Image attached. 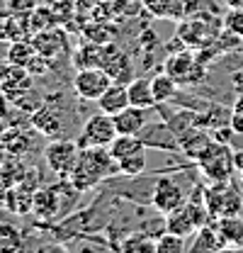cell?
I'll return each instance as SVG.
<instances>
[{
  "mask_svg": "<svg viewBox=\"0 0 243 253\" xmlns=\"http://www.w3.org/2000/svg\"><path fill=\"white\" fill-rule=\"evenodd\" d=\"M112 170H117V161L112 158L110 149H95L85 146L81 149V156L76 161L73 170L68 173V180L76 190H90L95 188L102 178H107Z\"/></svg>",
  "mask_w": 243,
  "mask_h": 253,
  "instance_id": "1",
  "label": "cell"
},
{
  "mask_svg": "<svg viewBox=\"0 0 243 253\" xmlns=\"http://www.w3.org/2000/svg\"><path fill=\"white\" fill-rule=\"evenodd\" d=\"M197 170L202 173V178L207 183H229L231 180V173L236 170V163H234V151L229 144H221V141H209V146L197 156Z\"/></svg>",
  "mask_w": 243,
  "mask_h": 253,
  "instance_id": "2",
  "label": "cell"
},
{
  "mask_svg": "<svg viewBox=\"0 0 243 253\" xmlns=\"http://www.w3.org/2000/svg\"><path fill=\"white\" fill-rule=\"evenodd\" d=\"M224 22L207 17V15H187L185 20H180L178 25V34L175 39L180 42L185 49H204V46H212L219 37V27Z\"/></svg>",
  "mask_w": 243,
  "mask_h": 253,
  "instance_id": "3",
  "label": "cell"
},
{
  "mask_svg": "<svg viewBox=\"0 0 243 253\" xmlns=\"http://www.w3.org/2000/svg\"><path fill=\"white\" fill-rule=\"evenodd\" d=\"M204 205L212 214V219L219 217H234L243 212V197L236 185L229 183H209V188H204Z\"/></svg>",
  "mask_w": 243,
  "mask_h": 253,
  "instance_id": "4",
  "label": "cell"
},
{
  "mask_svg": "<svg viewBox=\"0 0 243 253\" xmlns=\"http://www.w3.org/2000/svg\"><path fill=\"white\" fill-rule=\"evenodd\" d=\"M163 71L170 73L178 81V85H197L207 76L204 61H200L195 56V51L192 49H185V46H182V51H175V54H170L165 59V68Z\"/></svg>",
  "mask_w": 243,
  "mask_h": 253,
  "instance_id": "5",
  "label": "cell"
},
{
  "mask_svg": "<svg viewBox=\"0 0 243 253\" xmlns=\"http://www.w3.org/2000/svg\"><path fill=\"white\" fill-rule=\"evenodd\" d=\"M117 136V126H115V117L107 115V112H100V115H92L88 117V122L83 125L81 131V149L85 146H95V149H107Z\"/></svg>",
  "mask_w": 243,
  "mask_h": 253,
  "instance_id": "6",
  "label": "cell"
},
{
  "mask_svg": "<svg viewBox=\"0 0 243 253\" xmlns=\"http://www.w3.org/2000/svg\"><path fill=\"white\" fill-rule=\"evenodd\" d=\"M78 156H81V144L68 141V139H54L44 149V161H46L49 170H54L56 175H63V178L73 170Z\"/></svg>",
  "mask_w": 243,
  "mask_h": 253,
  "instance_id": "7",
  "label": "cell"
},
{
  "mask_svg": "<svg viewBox=\"0 0 243 253\" xmlns=\"http://www.w3.org/2000/svg\"><path fill=\"white\" fill-rule=\"evenodd\" d=\"M185 202H187V192L182 190V185L175 180V178L163 175V178L156 180L153 192H151V205L163 214V217H165L168 212L178 210V207L185 205Z\"/></svg>",
  "mask_w": 243,
  "mask_h": 253,
  "instance_id": "8",
  "label": "cell"
},
{
  "mask_svg": "<svg viewBox=\"0 0 243 253\" xmlns=\"http://www.w3.org/2000/svg\"><path fill=\"white\" fill-rule=\"evenodd\" d=\"M115 81L110 78V73L105 68H81L73 78V88L78 97L83 100H90V102H97L100 95L105 93Z\"/></svg>",
  "mask_w": 243,
  "mask_h": 253,
  "instance_id": "9",
  "label": "cell"
},
{
  "mask_svg": "<svg viewBox=\"0 0 243 253\" xmlns=\"http://www.w3.org/2000/svg\"><path fill=\"white\" fill-rule=\"evenodd\" d=\"M139 139L146 144V149H161V151H180L178 144V134L173 131V126L165 122H156V125H144L139 131Z\"/></svg>",
  "mask_w": 243,
  "mask_h": 253,
  "instance_id": "10",
  "label": "cell"
},
{
  "mask_svg": "<svg viewBox=\"0 0 243 253\" xmlns=\"http://www.w3.org/2000/svg\"><path fill=\"white\" fill-rule=\"evenodd\" d=\"M141 5L146 7V12L153 15V17L180 22V20H185L192 12L195 0H141Z\"/></svg>",
  "mask_w": 243,
  "mask_h": 253,
  "instance_id": "11",
  "label": "cell"
},
{
  "mask_svg": "<svg viewBox=\"0 0 243 253\" xmlns=\"http://www.w3.org/2000/svg\"><path fill=\"white\" fill-rule=\"evenodd\" d=\"M102 68L110 73V78H112L115 83H129V81H134L129 56H126V54H122V51L115 46V44H112V42H107V44H105V59H102Z\"/></svg>",
  "mask_w": 243,
  "mask_h": 253,
  "instance_id": "12",
  "label": "cell"
},
{
  "mask_svg": "<svg viewBox=\"0 0 243 253\" xmlns=\"http://www.w3.org/2000/svg\"><path fill=\"white\" fill-rule=\"evenodd\" d=\"M32 44H34L37 54H41V56H46V59H56L59 54L66 51V34H63V30L56 25V27L37 32V34L32 37Z\"/></svg>",
  "mask_w": 243,
  "mask_h": 253,
  "instance_id": "13",
  "label": "cell"
},
{
  "mask_svg": "<svg viewBox=\"0 0 243 253\" xmlns=\"http://www.w3.org/2000/svg\"><path fill=\"white\" fill-rule=\"evenodd\" d=\"M209 141H212V134L207 131V129H202V126L192 125L190 129H185L178 134V144H180V151L185 154L187 158H192V161H197V156L209 146Z\"/></svg>",
  "mask_w": 243,
  "mask_h": 253,
  "instance_id": "14",
  "label": "cell"
},
{
  "mask_svg": "<svg viewBox=\"0 0 243 253\" xmlns=\"http://www.w3.org/2000/svg\"><path fill=\"white\" fill-rule=\"evenodd\" d=\"M32 212L39 219H54L61 214L59 207V188H44V190H34L32 197Z\"/></svg>",
  "mask_w": 243,
  "mask_h": 253,
  "instance_id": "15",
  "label": "cell"
},
{
  "mask_svg": "<svg viewBox=\"0 0 243 253\" xmlns=\"http://www.w3.org/2000/svg\"><path fill=\"white\" fill-rule=\"evenodd\" d=\"M146 112H149V110H144V107L129 105V107H124L122 112L112 115V117H115V126H117V134H139V131L144 129V125L149 122Z\"/></svg>",
  "mask_w": 243,
  "mask_h": 253,
  "instance_id": "16",
  "label": "cell"
},
{
  "mask_svg": "<svg viewBox=\"0 0 243 253\" xmlns=\"http://www.w3.org/2000/svg\"><path fill=\"white\" fill-rule=\"evenodd\" d=\"M129 105L131 102H129V88H126V83H112L105 93L100 95V100H97L100 112H107V115H117V112H122Z\"/></svg>",
  "mask_w": 243,
  "mask_h": 253,
  "instance_id": "17",
  "label": "cell"
},
{
  "mask_svg": "<svg viewBox=\"0 0 243 253\" xmlns=\"http://www.w3.org/2000/svg\"><path fill=\"white\" fill-rule=\"evenodd\" d=\"M30 122L39 134H44V136H49V139H59L61 131H63V125H61L59 115H56L49 105H41L37 112H32Z\"/></svg>",
  "mask_w": 243,
  "mask_h": 253,
  "instance_id": "18",
  "label": "cell"
},
{
  "mask_svg": "<svg viewBox=\"0 0 243 253\" xmlns=\"http://www.w3.org/2000/svg\"><path fill=\"white\" fill-rule=\"evenodd\" d=\"M221 241L226 249H241L243 246V217L234 214V217H219L214 221Z\"/></svg>",
  "mask_w": 243,
  "mask_h": 253,
  "instance_id": "19",
  "label": "cell"
},
{
  "mask_svg": "<svg viewBox=\"0 0 243 253\" xmlns=\"http://www.w3.org/2000/svg\"><path fill=\"white\" fill-rule=\"evenodd\" d=\"M32 78L34 76L25 66H12L10 73L5 76V81L0 83V93L5 95V97H10V95H15V93H22V90L32 88Z\"/></svg>",
  "mask_w": 243,
  "mask_h": 253,
  "instance_id": "20",
  "label": "cell"
},
{
  "mask_svg": "<svg viewBox=\"0 0 243 253\" xmlns=\"http://www.w3.org/2000/svg\"><path fill=\"white\" fill-rule=\"evenodd\" d=\"M219 249H226V246H224V241H221L214 221L200 226L195 231V241L190 244V251H219Z\"/></svg>",
  "mask_w": 243,
  "mask_h": 253,
  "instance_id": "21",
  "label": "cell"
},
{
  "mask_svg": "<svg viewBox=\"0 0 243 253\" xmlns=\"http://www.w3.org/2000/svg\"><path fill=\"white\" fill-rule=\"evenodd\" d=\"M102 59H105V44L88 42L76 51L73 66H76V71H81V68H102Z\"/></svg>",
  "mask_w": 243,
  "mask_h": 253,
  "instance_id": "22",
  "label": "cell"
},
{
  "mask_svg": "<svg viewBox=\"0 0 243 253\" xmlns=\"http://www.w3.org/2000/svg\"><path fill=\"white\" fill-rule=\"evenodd\" d=\"M126 88H129V102L131 105L144 107V110H151L153 105H158L151 90V78L149 81L146 78H134V81L126 83Z\"/></svg>",
  "mask_w": 243,
  "mask_h": 253,
  "instance_id": "23",
  "label": "cell"
},
{
  "mask_svg": "<svg viewBox=\"0 0 243 253\" xmlns=\"http://www.w3.org/2000/svg\"><path fill=\"white\" fill-rule=\"evenodd\" d=\"M107 149H110V154H112L115 161H120V158H124V156L146 151V144L139 139V134H117L115 141H112Z\"/></svg>",
  "mask_w": 243,
  "mask_h": 253,
  "instance_id": "24",
  "label": "cell"
},
{
  "mask_svg": "<svg viewBox=\"0 0 243 253\" xmlns=\"http://www.w3.org/2000/svg\"><path fill=\"white\" fill-rule=\"evenodd\" d=\"M178 81L170 76V73H165V71H161V73H156L151 78V90H153V97H156V102L161 105V102H168V100H173L175 93H178Z\"/></svg>",
  "mask_w": 243,
  "mask_h": 253,
  "instance_id": "25",
  "label": "cell"
},
{
  "mask_svg": "<svg viewBox=\"0 0 243 253\" xmlns=\"http://www.w3.org/2000/svg\"><path fill=\"white\" fill-rule=\"evenodd\" d=\"M0 144H2L12 156H22V154H27V149H30V136H25L22 129L12 126V129H5V131H2Z\"/></svg>",
  "mask_w": 243,
  "mask_h": 253,
  "instance_id": "26",
  "label": "cell"
},
{
  "mask_svg": "<svg viewBox=\"0 0 243 253\" xmlns=\"http://www.w3.org/2000/svg\"><path fill=\"white\" fill-rule=\"evenodd\" d=\"M37 54V49H34V44H32V39H17V42H10L7 44V61L12 63V66H27L32 56Z\"/></svg>",
  "mask_w": 243,
  "mask_h": 253,
  "instance_id": "27",
  "label": "cell"
},
{
  "mask_svg": "<svg viewBox=\"0 0 243 253\" xmlns=\"http://www.w3.org/2000/svg\"><path fill=\"white\" fill-rule=\"evenodd\" d=\"M17 39H27L25 27H22V20L12 12L7 15H0V42H17Z\"/></svg>",
  "mask_w": 243,
  "mask_h": 253,
  "instance_id": "28",
  "label": "cell"
},
{
  "mask_svg": "<svg viewBox=\"0 0 243 253\" xmlns=\"http://www.w3.org/2000/svg\"><path fill=\"white\" fill-rule=\"evenodd\" d=\"M15 110H20V112H27V115H32V112H37L41 105H44V100H41V95L37 93V90H32V88H27V90H22V93H15L10 95V97H5Z\"/></svg>",
  "mask_w": 243,
  "mask_h": 253,
  "instance_id": "29",
  "label": "cell"
},
{
  "mask_svg": "<svg viewBox=\"0 0 243 253\" xmlns=\"http://www.w3.org/2000/svg\"><path fill=\"white\" fill-rule=\"evenodd\" d=\"M25 239L22 231L12 224H0V253H17L22 251Z\"/></svg>",
  "mask_w": 243,
  "mask_h": 253,
  "instance_id": "30",
  "label": "cell"
},
{
  "mask_svg": "<svg viewBox=\"0 0 243 253\" xmlns=\"http://www.w3.org/2000/svg\"><path fill=\"white\" fill-rule=\"evenodd\" d=\"M120 249L124 253H156V239H151L149 234H129L120 244Z\"/></svg>",
  "mask_w": 243,
  "mask_h": 253,
  "instance_id": "31",
  "label": "cell"
},
{
  "mask_svg": "<svg viewBox=\"0 0 243 253\" xmlns=\"http://www.w3.org/2000/svg\"><path fill=\"white\" fill-rule=\"evenodd\" d=\"M117 170L122 175H129V178H136L146 170V151H139V154H131V156H124L117 161Z\"/></svg>",
  "mask_w": 243,
  "mask_h": 253,
  "instance_id": "32",
  "label": "cell"
},
{
  "mask_svg": "<svg viewBox=\"0 0 243 253\" xmlns=\"http://www.w3.org/2000/svg\"><path fill=\"white\" fill-rule=\"evenodd\" d=\"M187 246V239H182L178 234H170V231H163L156 236V253H180Z\"/></svg>",
  "mask_w": 243,
  "mask_h": 253,
  "instance_id": "33",
  "label": "cell"
},
{
  "mask_svg": "<svg viewBox=\"0 0 243 253\" xmlns=\"http://www.w3.org/2000/svg\"><path fill=\"white\" fill-rule=\"evenodd\" d=\"M46 7L51 10V15L59 25H68L71 20H76V12H78L73 0H49Z\"/></svg>",
  "mask_w": 243,
  "mask_h": 253,
  "instance_id": "34",
  "label": "cell"
},
{
  "mask_svg": "<svg viewBox=\"0 0 243 253\" xmlns=\"http://www.w3.org/2000/svg\"><path fill=\"white\" fill-rule=\"evenodd\" d=\"M221 22H224V30L226 32H234V34L243 37V10L229 7V12L221 17Z\"/></svg>",
  "mask_w": 243,
  "mask_h": 253,
  "instance_id": "35",
  "label": "cell"
},
{
  "mask_svg": "<svg viewBox=\"0 0 243 253\" xmlns=\"http://www.w3.org/2000/svg\"><path fill=\"white\" fill-rule=\"evenodd\" d=\"M5 5H7V12H12L17 17H25L39 5V0H5Z\"/></svg>",
  "mask_w": 243,
  "mask_h": 253,
  "instance_id": "36",
  "label": "cell"
},
{
  "mask_svg": "<svg viewBox=\"0 0 243 253\" xmlns=\"http://www.w3.org/2000/svg\"><path fill=\"white\" fill-rule=\"evenodd\" d=\"M25 68L30 71L34 78H37V76H44V73L49 71V59H46V56H41V54H34L30 61H27Z\"/></svg>",
  "mask_w": 243,
  "mask_h": 253,
  "instance_id": "37",
  "label": "cell"
},
{
  "mask_svg": "<svg viewBox=\"0 0 243 253\" xmlns=\"http://www.w3.org/2000/svg\"><path fill=\"white\" fill-rule=\"evenodd\" d=\"M73 2H76V10L81 15H88V17H90V12L95 10V5H97V0H73Z\"/></svg>",
  "mask_w": 243,
  "mask_h": 253,
  "instance_id": "38",
  "label": "cell"
},
{
  "mask_svg": "<svg viewBox=\"0 0 243 253\" xmlns=\"http://www.w3.org/2000/svg\"><path fill=\"white\" fill-rule=\"evenodd\" d=\"M229 125H231V129H234L239 136H243V112H234V110H231V120H229Z\"/></svg>",
  "mask_w": 243,
  "mask_h": 253,
  "instance_id": "39",
  "label": "cell"
},
{
  "mask_svg": "<svg viewBox=\"0 0 243 253\" xmlns=\"http://www.w3.org/2000/svg\"><path fill=\"white\" fill-rule=\"evenodd\" d=\"M10 68H12V63L7 61V56H5V59H0V83L5 81V76L10 73Z\"/></svg>",
  "mask_w": 243,
  "mask_h": 253,
  "instance_id": "40",
  "label": "cell"
},
{
  "mask_svg": "<svg viewBox=\"0 0 243 253\" xmlns=\"http://www.w3.org/2000/svg\"><path fill=\"white\" fill-rule=\"evenodd\" d=\"M234 163H236V170L241 173V178H243V151H236V154H234Z\"/></svg>",
  "mask_w": 243,
  "mask_h": 253,
  "instance_id": "41",
  "label": "cell"
},
{
  "mask_svg": "<svg viewBox=\"0 0 243 253\" xmlns=\"http://www.w3.org/2000/svg\"><path fill=\"white\" fill-rule=\"evenodd\" d=\"M234 112H243V93H239V97L234 100V107H231Z\"/></svg>",
  "mask_w": 243,
  "mask_h": 253,
  "instance_id": "42",
  "label": "cell"
},
{
  "mask_svg": "<svg viewBox=\"0 0 243 253\" xmlns=\"http://www.w3.org/2000/svg\"><path fill=\"white\" fill-rule=\"evenodd\" d=\"M229 7H239V10H243V0H224Z\"/></svg>",
  "mask_w": 243,
  "mask_h": 253,
  "instance_id": "43",
  "label": "cell"
},
{
  "mask_svg": "<svg viewBox=\"0 0 243 253\" xmlns=\"http://www.w3.org/2000/svg\"><path fill=\"white\" fill-rule=\"evenodd\" d=\"M2 131H5V125H2V120H0V136H2Z\"/></svg>",
  "mask_w": 243,
  "mask_h": 253,
  "instance_id": "44",
  "label": "cell"
},
{
  "mask_svg": "<svg viewBox=\"0 0 243 253\" xmlns=\"http://www.w3.org/2000/svg\"><path fill=\"white\" fill-rule=\"evenodd\" d=\"M2 100H5V97H0V105H2Z\"/></svg>",
  "mask_w": 243,
  "mask_h": 253,
  "instance_id": "45",
  "label": "cell"
},
{
  "mask_svg": "<svg viewBox=\"0 0 243 253\" xmlns=\"http://www.w3.org/2000/svg\"><path fill=\"white\" fill-rule=\"evenodd\" d=\"M139 2H141V0H139Z\"/></svg>",
  "mask_w": 243,
  "mask_h": 253,
  "instance_id": "46",
  "label": "cell"
}]
</instances>
